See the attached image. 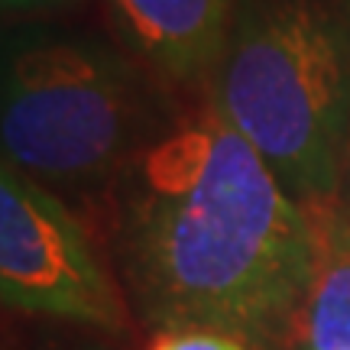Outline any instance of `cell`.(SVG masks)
I'll return each instance as SVG.
<instances>
[{
  "mask_svg": "<svg viewBox=\"0 0 350 350\" xmlns=\"http://www.w3.org/2000/svg\"><path fill=\"white\" fill-rule=\"evenodd\" d=\"M130 52L172 81L211 78L234 23V0H104Z\"/></svg>",
  "mask_w": 350,
  "mask_h": 350,
  "instance_id": "obj_5",
  "label": "cell"
},
{
  "mask_svg": "<svg viewBox=\"0 0 350 350\" xmlns=\"http://www.w3.org/2000/svg\"><path fill=\"white\" fill-rule=\"evenodd\" d=\"M0 292L3 305L72 325L124 331L126 305L85 227L29 175L0 169Z\"/></svg>",
  "mask_w": 350,
  "mask_h": 350,
  "instance_id": "obj_4",
  "label": "cell"
},
{
  "mask_svg": "<svg viewBox=\"0 0 350 350\" xmlns=\"http://www.w3.org/2000/svg\"><path fill=\"white\" fill-rule=\"evenodd\" d=\"M146 350H253L247 340L208 331V327H178V331H156Z\"/></svg>",
  "mask_w": 350,
  "mask_h": 350,
  "instance_id": "obj_7",
  "label": "cell"
},
{
  "mask_svg": "<svg viewBox=\"0 0 350 350\" xmlns=\"http://www.w3.org/2000/svg\"><path fill=\"white\" fill-rule=\"evenodd\" d=\"M113 253L150 327H208L273 350L288 344L318 240L308 211L208 100L117 175Z\"/></svg>",
  "mask_w": 350,
  "mask_h": 350,
  "instance_id": "obj_1",
  "label": "cell"
},
{
  "mask_svg": "<svg viewBox=\"0 0 350 350\" xmlns=\"http://www.w3.org/2000/svg\"><path fill=\"white\" fill-rule=\"evenodd\" d=\"M208 100L305 211L334 208L350 152V7L260 0L237 10Z\"/></svg>",
  "mask_w": 350,
  "mask_h": 350,
  "instance_id": "obj_2",
  "label": "cell"
},
{
  "mask_svg": "<svg viewBox=\"0 0 350 350\" xmlns=\"http://www.w3.org/2000/svg\"><path fill=\"white\" fill-rule=\"evenodd\" d=\"M308 217L314 224L318 256L288 347L350 350V221L338 208H325Z\"/></svg>",
  "mask_w": 350,
  "mask_h": 350,
  "instance_id": "obj_6",
  "label": "cell"
},
{
  "mask_svg": "<svg viewBox=\"0 0 350 350\" xmlns=\"http://www.w3.org/2000/svg\"><path fill=\"white\" fill-rule=\"evenodd\" d=\"M3 163L33 182L85 191L113 182L152 137L137 75L75 39L20 42L3 59Z\"/></svg>",
  "mask_w": 350,
  "mask_h": 350,
  "instance_id": "obj_3",
  "label": "cell"
},
{
  "mask_svg": "<svg viewBox=\"0 0 350 350\" xmlns=\"http://www.w3.org/2000/svg\"><path fill=\"white\" fill-rule=\"evenodd\" d=\"M334 208L350 221V152H347V169H344V188H340V198Z\"/></svg>",
  "mask_w": 350,
  "mask_h": 350,
  "instance_id": "obj_8",
  "label": "cell"
},
{
  "mask_svg": "<svg viewBox=\"0 0 350 350\" xmlns=\"http://www.w3.org/2000/svg\"><path fill=\"white\" fill-rule=\"evenodd\" d=\"M3 3H10V7H26V3H46V0H3Z\"/></svg>",
  "mask_w": 350,
  "mask_h": 350,
  "instance_id": "obj_9",
  "label": "cell"
}]
</instances>
